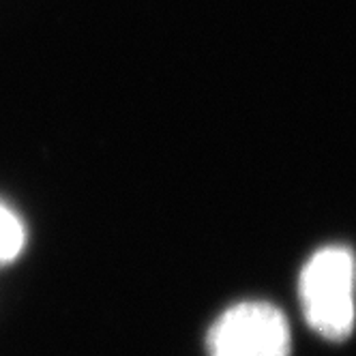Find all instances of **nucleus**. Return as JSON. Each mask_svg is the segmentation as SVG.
Returning <instances> with one entry per match:
<instances>
[{
  "label": "nucleus",
  "mask_w": 356,
  "mask_h": 356,
  "mask_svg": "<svg viewBox=\"0 0 356 356\" xmlns=\"http://www.w3.org/2000/svg\"><path fill=\"white\" fill-rule=\"evenodd\" d=\"M356 256L346 245L318 249L302 266L298 296L302 316L328 341L350 337L356 322Z\"/></svg>",
  "instance_id": "f257e3e1"
},
{
  "label": "nucleus",
  "mask_w": 356,
  "mask_h": 356,
  "mask_svg": "<svg viewBox=\"0 0 356 356\" xmlns=\"http://www.w3.org/2000/svg\"><path fill=\"white\" fill-rule=\"evenodd\" d=\"M207 348L209 356H290V324L270 302H238L215 320Z\"/></svg>",
  "instance_id": "f03ea898"
},
{
  "label": "nucleus",
  "mask_w": 356,
  "mask_h": 356,
  "mask_svg": "<svg viewBox=\"0 0 356 356\" xmlns=\"http://www.w3.org/2000/svg\"><path fill=\"white\" fill-rule=\"evenodd\" d=\"M24 243H26V234H24L22 221L0 202V264L13 262L22 253Z\"/></svg>",
  "instance_id": "7ed1b4c3"
}]
</instances>
